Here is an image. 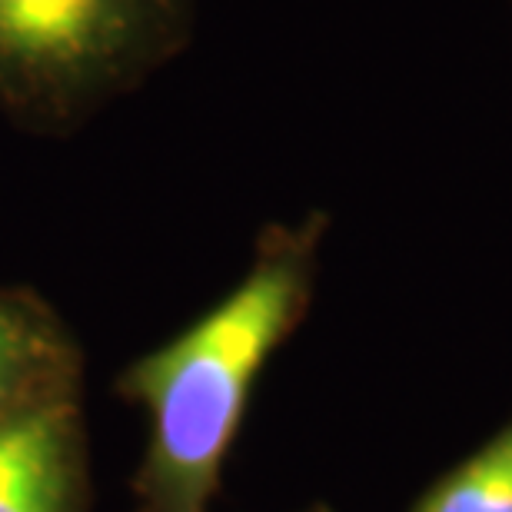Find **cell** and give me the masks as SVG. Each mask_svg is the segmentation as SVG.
I'll return each instance as SVG.
<instances>
[{
	"mask_svg": "<svg viewBox=\"0 0 512 512\" xmlns=\"http://www.w3.org/2000/svg\"><path fill=\"white\" fill-rule=\"evenodd\" d=\"M310 286V247L286 240L227 300L133 366L130 393L153 419L150 486L163 512H203L240 426L253 376L293 326Z\"/></svg>",
	"mask_w": 512,
	"mask_h": 512,
	"instance_id": "cell-1",
	"label": "cell"
},
{
	"mask_svg": "<svg viewBox=\"0 0 512 512\" xmlns=\"http://www.w3.org/2000/svg\"><path fill=\"white\" fill-rule=\"evenodd\" d=\"M193 0H0V110L60 124L183 44Z\"/></svg>",
	"mask_w": 512,
	"mask_h": 512,
	"instance_id": "cell-2",
	"label": "cell"
},
{
	"mask_svg": "<svg viewBox=\"0 0 512 512\" xmlns=\"http://www.w3.org/2000/svg\"><path fill=\"white\" fill-rule=\"evenodd\" d=\"M416 512H512V423L439 479Z\"/></svg>",
	"mask_w": 512,
	"mask_h": 512,
	"instance_id": "cell-4",
	"label": "cell"
},
{
	"mask_svg": "<svg viewBox=\"0 0 512 512\" xmlns=\"http://www.w3.org/2000/svg\"><path fill=\"white\" fill-rule=\"evenodd\" d=\"M54 336L24 303L0 296V426L14 419L17 399H24L54 360Z\"/></svg>",
	"mask_w": 512,
	"mask_h": 512,
	"instance_id": "cell-5",
	"label": "cell"
},
{
	"mask_svg": "<svg viewBox=\"0 0 512 512\" xmlns=\"http://www.w3.org/2000/svg\"><path fill=\"white\" fill-rule=\"evenodd\" d=\"M70 429L67 406L20 413L0 426V512H67Z\"/></svg>",
	"mask_w": 512,
	"mask_h": 512,
	"instance_id": "cell-3",
	"label": "cell"
}]
</instances>
